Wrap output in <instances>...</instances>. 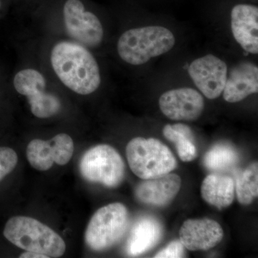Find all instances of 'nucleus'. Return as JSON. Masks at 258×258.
Wrapping results in <instances>:
<instances>
[{
  "instance_id": "nucleus-1",
  "label": "nucleus",
  "mask_w": 258,
  "mask_h": 258,
  "mask_svg": "<svg viewBox=\"0 0 258 258\" xmlns=\"http://www.w3.org/2000/svg\"><path fill=\"white\" fill-rule=\"evenodd\" d=\"M50 60L61 82L75 93L91 94L99 87V67L92 54L83 45L59 42L52 48Z\"/></svg>"
},
{
  "instance_id": "nucleus-2",
  "label": "nucleus",
  "mask_w": 258,
  "mask_h": 258,
  "mask_svg": "<svg viewBox=\"0 0 258 258\" xmlns=\"http://www.w3.org/2000/svg\"><path fill=\"white\" fill-rule=\"evenodd\" d=\"M3 235L17 247L48 257H60L66 251L62 237L48 226L32 217H12L5 226Z\"/></svg>"
},
{
  "instance_id": "nucleus-3",
  "label": "nucleus",
  "mask_w": 258,
  "mask_h": 258,
  "mask_svg": "<svg viewBox=\"0 0 258 258\" xmlns=\"http://www.w3.org/2000/svg\"><path fill=\"white\" fill-rule=\"evenodd\" d=\"M175 37L169 29L147 26L127 30L117 45L118 55L127 63L139 66L173 48Z\"/></svg>"
},
{
  "instance_id": "nucleus-4",
  "label": "nucleus",
  "mask_w": 258,
  "mask_h": 258,
  "mask_svg": "<svg viewBox=\"0 0 258 258\" xmlns=\"http://www.w3.org/2000/svg\"><path fill=\"white\" fill-rule=\"evenodd\" d=\"M125 152L132 172L142 179L165 175L177 165L170 149L158 139L142 137L132 139Z\"/></svg>"
},
{
  "instance_id": "nucleus-5",
  "label": "nucleus",
  "mask_w": 258,
  "mask_h": 258,
  "mask_svg": "<svg viewBox=\"0 0 258 258\" xmlns=\"http://www.w3.org/2000/svg\"><path fill=\"white\" fill-rule=\"evenodd\" d=\"M128 221V210L123 204L111 203L100 208L88 223L86 243L95 251L110 248L125 235Z\"/></svg>"
},
{
  "instance_id": "nucleus-6",
  "label": "nucleus",
  "mask_w": 258,
  "mask_h": 258,
  "mask_svg": "<svg viewBox=\"0 0 258 258\" xmlns=\"http://www.w3.org/2000/svg\"><path fill=\"white\" fill-rule=\"evenodd\" d=\"M80 172L85 179L106 187L120 184L125 175V164L119 153L107 144L91 148L80 161Z\"/></svg>"
},
{
  "instance_id": "nucleus-7",
  "label": "nucleus",
  "mask_w": 258,
  "mask_h": 258,
  "mask_svg": "<svg viewBox=\"0 0 258 258\" xmlns=\"http://www.w3.org/2000/svg\"><path fill=\"white\" fill-rule=\"evenodd\" d=\"M64 25L70 36L83 46L96 47L101 43L103 29L96 15L85 10L80 0H68L64 5Z\"/></svg>"
},
{
  "instance_id": "nucleus-8",
  "label": "nucleus",
  "mask_w": 258,
  "mask_h": 258,
  "mask_svg": "<svg viewBox=\"0 0 258 258\" xmlns=\"http://www.w3.org/2000/svg\"><path fill=\"white\" fill-rule=\"evenodd\" d=\"M74 152L72 138L66 134L56 135L49 141L34 139L27 147V158L30 165L38 171L49 170L54 163L67 164Z\"/></svg>"
},
{
  "instance_id": "nucleus-9",
  "label": "nucleus",
  "mask_w": 258,
  "mask_h": 258,
  "mask_svg": "<svg viewBox=\"0 0 258 258\" xmlns=\"http://www.w3.org/2000/svg\"><path fill=\"white\" fill-rule=\"evenodd\" d=\"M188 72L204 96L215 99L223 92L227 79V66L221 59L208 55L194 60Z\"/></svg>"
},
{
  "instance_id": "nucleus-10",
  "label": "nucleus",
  "mask_w": 258,
  "mask_h": 258,
  "mask_svg": "<svg viewBox=\"0 0 258 258\" xmlns=\"http://www.w3.org/2000/svg\"><path fill=\"white\" fill-rule=\"evenodd\" d=\"M159 104L161 112L173 120H197L205 108L203 96L190 88L166 91L161 95Z\"/></svg>"
},
{
  "instance_id": "nucleus-11",
  "label": "nucleus",
  "mask_w": 258,
  "mask_h": 258,
  "mask_svg": "<svg viewBox=\"0 0 258 258\" xmlns=\"http://www.w3.org/2000/svg\"><path fill=\"white\" fill-rule=\"evenodd\" d=\"M221 225L211 219H189L181 225L179 240L191 251H205L215 247L223 238Z\"/></svg>"
},
{
  "instance_id": "nucleus-12",
  "label": "nucleus",
  "mask_w": 258,
  "mask_h": 258,
  "mask_svg": "<svg viewBox=\"0 0 258 258\" xmlns=\"http://www.w3.org/2000/svg\"><path fill=\"white\" fill-rule=\"evenodd\" d=\"M231 28L236 41L246 52L258 53V8L237 5L231 12Z\"/></svg>"
},
{
  "instance_id": "nucleus-13",
  "label": "nucleus",
  "mask_w": 258,
  "mask_h": 258,
  "mask_svg": "<svg viewBox=\"0 0 258 258\" xmlns=\"http://www.w3.org/2000/svg\"><path fill=\"white\" fill-rule=\"evenodd\" d=\"M181 180L176 174L147 179L137 186L136 197L139 201L153 206L162 207L170 203L181 188Z\"/></svg>"
},
{
  "instance_id": "nucleus-14",
  "label": "nucleus",
  "mask_w": 258,
  "mask_h": 258,
  "mask_svg": "<svg viewBox=\"0 0 258 258\" xmlns=\"http://www.w3.org/2000/svg\"><path fill=\"white\" fill-rule=\"evenodd\" d=\"M257 92V66L244 62L231 70L222 93L226 101L237 103Z\"/></svg>"
},
{
  "instance_id": "nucleus-15",
  "label": "nucleus",
  "mask_w": 258,
  "mask_h": 258,
  "mask_svg": "<svg viewBox=\"0 0 258 258\" xmlns=\"http://www.w3.org/2000/svg\"><path fill=\"white\" fill-rule=\"evenodd\" d=\"M163 227L160 222L151 216L141 217L131 231L125 249L130 256H138L153 248L160 241Z\"/></svg>"
},
{
  "instance_id": "nucleus-16",
  "label": "nucleus",
  "mask_w": 258,
  "mask_h": 258,
  "mask_svg": "<svg viewBox=\"0 0 258 258\" xmlns=\"http://www.w3.org/2000/svg\"><path fill=\"white\" fill-rule=\"evenodd\" d=\"M235 190V182L230 176L212 174L203 180L201 194L206 203L221 210L232 203Z\"/></svg>"
},
{
  "instance_id": "nucleus-17",
  "label": "nucleus",
  "mask_w": 258,
  "mask_h": 258,
  "mask_svg": "<svg viewBox=\"0 0 258 258\" xmlns=\"http://www.w3.org/2000/svg\"><path fill=\"white\" fill-rule=\"evenodd\" d=\"M164 137L175 144L178 155L181 161L189 162L198 157V150L194 143L191 128L183 123L166 125L163 128Z\"/></svg>"
},
{
  "instance_id": "nucleus-18",
  "label": "nucleus",
  "mask_w": 258,
  "mask_h": 258,
  "mask_svg": "<svg viewBox=\"0 0 258 258\" xmlns=\"http://www.w3.org/2000/svg\"><path fill=\"white\" fill-rule=\"evenodd\" d=\"M240 161V155L235 148L227 144H216L204 157V165L215 172L232 170Z\"/></svg>"
},
{
  "instance_id": "nucleus-19",
  "label": "nucleus",
  "mask_w": 258,
  "mask_h": 258,
  "mask_svg": "<svg viewBox=\"0 0 258 258\" xmlns=\"http://www.w3.org/2000/svg\"><path fill=\"white\" fill-rule=\"evenodd\" d=\"M236 193L239 203L249 205L258 196V164L253 162L235 176Z\"/></svg>"
},
{
  "instance_id": "nucleus-20",
  "label": "nucleus",
  "mask_w": 258,
  "mask_h": 258,
  "mask_svg": "<svg viewBox=\"0 0 258 258\" xmlns=\"http://www.w3.org/2000/svg\"><path fill=\"white\" fill-rule=\"evenodd\" d=\"M14 86L20 94L27 98L45 91L46 81L40 72L33 69H25L15 76Z\"/></svg>"
},
{
  "instance_id": "nucleus-21",
  "label": "nucleus",
  "mask_w": 258,
  "mask_h": 258,
  "mask_svg": "<svg viewBox=\"0 0 258 258\" xmlns=\"http://www.w3.org/2000/svg\"><path fill=\"white\" fill-rule=\"evenodd\" d=\"M32 114L39 118H50L60 111V100L55 95L42 91L28 98Z\"/></svg>"
},
{
  "instance_id": "nucleus-22",
  "label": "nucleus",
  "mask_w": 258,
  "mask_h": 258,
  "mask_svg": "<svg viewBox=\"0 0 258 258\" xmlns=\"http://www.w3.org/2000/svg\"><path fill=\"white\" fill-rule=\"evenodd\" d=\"M18 162L15 151L11 148L0 147V181L14 170Z\"/></svg>"
},
{
  "instance_id": "nucleus-23",
  "label": "nucleus",
  "mask_w": 258,
  "mask_h": 258,
  "mask_svg": "<svg viewBox=\"0 0 258 258\" xmlns=\"http://www.w3.org/2000/svg\"><path fill=\"white\" fill-rule=\"evenodd\" d=\"M185 247L180 240H174L161 249L154 257L157 258H179L184 257Z\"/></svg>"
},
{
  "instance_id": "nucleus-24",
  "label": "nucleus",
  "mask_w": 258,
  "mask_h": 258,
  "mask_svg": "<svg viewBox=\"0 0 258 258\" xmlns=\"http://www.w3.org/2000/svg\"><path fill=\"white\" fill-rule=\"evenodd\" d=\"M20 258H49L45 254L38 253V252H31V251H26L20 254Z\"/></svg>"
}]
</instances>
